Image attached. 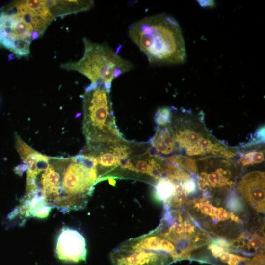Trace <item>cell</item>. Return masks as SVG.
I'll return each mask as SVG.
<instances>
[{"label":"cell","instance_id":"obj_1","mask_svg":"<svg viewBox=\"0 0 265 265\" xmlns=\"http://www.w3.org/2000/svg\"><path fill=\"white\" fill-rule=\"evenodd\" d=\"M129 36L152 65H177L186 59L182 31L177 21L165 13L143 18L129 26Z\"/></svg>","mask_w":265,"mask_h":265},{"label":"cell","instance_id":"obj_2","mask_svg":"<svg viewBox=\"0 0 265 265\" xmlns=\"http://www.w3.org/2000/svg\"><path fill=\"white\" fill-rule=\"evenodd\" d=\"M54 18L46 0H16L0 13V44L18 57L27 56Z\"/></svg>","mask_w":265,"mask_h":265},{"label":"cell","instance_id":"obj_3","mask_svg":"<svg viewBox=\"0 0 265 265\" xmlns=\"http://www.w3.org/2000/svg\"><path fill=\"white\" fill-rule=\"evenodd\" d=\"M203 112L173 107L170 123L167 126L175 143L176 151L188 157L215 156L231 159L238 154L236 148L229 147L215 138L207 129Z\"/></svg>","mask_w":265,"mask_h":265},{"label":"cell","instance_id":"obj_4","mask_svg":"<svg viewBox=\"0 0 265 265\" xmlns=\"http://www.w3.org/2000/svg\"><path fill=\"white\" fill-rule=\"evenodd\" d=\"M55 158L59 174L53 194L55 205L68 211L84 208L100 180L96 159L82 153Z\"/></svg>","mask_w":265,"mask_h":265},{"label":"cell","instance_id":"obj_5","mask_svg":"<svg viewBox=\"0 0 265 265\" xmlns=\"http://www.w3.org/2000/svg\"><path fill=\"white\" fill-rule=\"evenodd\" d=\"M110 90L89 85L83 95V132L87 144L112 143L123 139L116 125Z\"/></svg>","mask_w":265,"mask_h":265},{"label":"cell","instance_id":"obj_6","mask_svg":"<svg viewBox=\"0 0 265 265\" xmlns=\"http://www.w3.org/2000/svg\"><path fill=\"white\" fill-rule=\"evenodd\" d=\"M84 51L77 61L61 65V68L78 72L86 77L91 85L110 90L113 80L132 70V64L118 55L105 44L83 39Z\"/></svg>","mask_w":265,"mask_h":265},{"label":"cell","instance_id":"obj_7","mask_svg":"<svg viewBox=\"0 0 265 265\" xmlns=\"http://www.w3.org/2000/svg\"><path fill=\"white\" fill-rule=\"evenodd\" d=\"M109 257L113 265H168L174 262L171 254L147 247L140 236L113 249Z\"/></svg>","mask_w":265,"mask_h":265},{"label":"cell","instance_id":"obj_8","mask_svg":"<svg viewBox=\"0 0 265 265\" xmlns=\"http://www.w3.org/2000/svg\"><path fill=\"white\" fill-rule=\"evenodd\" d=\"M197 165L204 168L197 174L199 189L205 192L214 188H231L235 184L232 180V167L236 166L231 159L215 156L199 158Z\"/></svg>","mask_w":265,"mask_h":265},{"label":"cell","instance_id":"obj_9","mask_svg":"<svg viewBox=\"0 0 265 265\" xmlns=\"http://www.w3.org/2000/svg\"><path fill=\"white\" fill-rule=\"evenodd\" d=\"M56 253L58 258L63 261H85L87 254L85 238L75 229L63 228L57 238Z\"/></svg>","mask_w":265,"mask_h":265},{"label":"cell","instance_id":"obj_10","mask_svg":"<svg viewBox=\"0 0 265 265\" xmlns=\"http://www.w3.org/2000/svg\"><path fill=\"white\" fill-rule=\"evenodd\" d=\"M265 172L248 173L239 182L238 191L257 212L265 213Z\"/></svg>","mask_w":265,"mask_h":265},{"label":"cell","instance_id":"obj_11","mask_svg":"<svg viewBox=\"0 0 265 265\" xmlns=\"http://www.w3.org/2000/svg\"><path fill=\"white\" fill-rule=\"evenodd\" d=\"M54 18L87 11L94 4L93 0H47Z\"/></svg>","mask_w":265,"mask_h":265},{"label":"cell","instance_id":"obj_12","mask_svg":"<svg viewBox=\"0 0 265 265\" xmlns=\"http://www.w3.org/2000/svg\"><path fill=\"white\" fill-rule=\"evenodd\" d=\"M151 144L152 148L161 155H170L176 151L175 143L167 126L158 127Z\"/></svg>","mask_w":265,"mask_h":265},{"label":"cell","instance_id":"obj_13","mask_svg":"<svg viewBox=\"0 0 265 265\" xmlns=\"http://www.w3.org/2000/svg\"><path fill=\"white\" fill-rule=\"evenodd\" d=\"M180 186V182L176 183L168 179H159L155 186V195L158 200L164 203L168 202L176 194Z\"/></svg>","mask_w":265,"mask_h":265},{"label":"cell","instance_id":"obj_14","mask_svg":"<svg viewBox=\"0 0 265 265\" xmlns=\"http://www.w3.org/2000/svg\"><path fill=\"white\" fill-rule=\"evenodd\" d=\"M164 159L167 162L178 166L191 175L197 174L196 161L191 157L180 154Z\"/></svg>","mask_w":265,"mask_h":265},{"label":"cell","instance_id":"obj_15","mask_svg":"<svg viewBox=\"0 0 265 265\" xmlns=\"http://www.w3.org/2000/svg\"><path fill=\"white\" fill-rule=\"evenodd\" d=\"M238 162L243 166L261 163L265 160V150L263 148H256L241 152Z\"/></svg>","mask_w":265,"mask_h":265},{"label":"cell","instance_id":"obj_16","mask_svg":"<svg viewBox=\"0 0 265 265\" xmlns=\"http://www.w3.org/2000/svg\"><path fill=\"white\" fill-rule=\"evenodd\" d=\"M172 111L173 106H164L158 109L154 117L158 127L167 126L170 123Z\"/></svg>","mask_w":265,"mask_h":265},{"label":"cell","instance_id":"obj_17","mask_svg":"<svg viewBox=\"0 0 265 265\" xmlns=\"http://www.w3.org/2000/svg\"><path fill=\"white\" fill-rule=\"evenodd\" d=\"M194 203V208L199 209L203 214L210 216L214 223L218 222L215 215L216 207L212 205L209 201L203 198L197 200Z\"/></svg>","mask_w":265,"mask_h":265},{"label":"cell","instance_id":"obj_18","mask_svg":"<svg viewBox=\"0 0 265 265\" xmlns=\"http://www.w3.org/2000/svg\"><path fill=\"white\" fill-rule=\"evenodd\" d=\"M265 244L264 236H261L256 233L251 236V238L248 240L247 244H245L243 250L245 251V254H252L256 252Z\"/></svg>","mask_w":265,"mask_h":265},{"label":"cell","instance_id":"obj_19","mask_svg":"<svg viewBox=\"0 0 265 265\" xmlns=\"http://www.w3.org/2000/svg\"><path fill=\"white\" fill-rule=\"evenodd\" d=\"M226 206L232 212L242 211L244 208L242 200L233 192H231L228 197Z\"/></svg>","mask_w":265,"mask_h":265},{"label":"cell","instance_id":"obj_20","mask_svg":"<svg viewBox=\"0 0 265 265\" xmlns=\"http://www.w3.org/2000/svg\"><path fill=\"white\" fill-rule=\"evenodd\" d=\"M180 184L183 191L186 196L193 194L196 191V180L192 176L180 182Z\"/></svg>","mask_w":265,"mask_h":265},{"label":"cell","instance_id":"obj_21","mask_svg":"<svg viewBox=\"0 0 265 265\" xmlns=\"http://www.w3.org/2000/svg\"><path fill=\"white\" fill-rule=\"evenodd\" d=\"M263 249L250 259L241 262L238 265H265V253Z\"/></svg>","mask_w":265,"mask_h":265},{"label":"cell","instance_id":"obj_22","mask_svg":"<svg viewBox=\"0 0 265 265\" xmlns=\"http://www.w3.org/2000/svg\"><path fill=\"white\" fill-rule=\"evenodd\" d=\"M211 241V238L208 235H206L205 238H201L199 235H196L194 238H191L193 250L207 245Z\"/></svg>","mask_w":265,"mask_h":265},{"label":"cell","instance_id":"obj_23","mask_svg":"<svg viewBox=\"0 0 265 265\" xmlns=\"http://www.w3.org/2000/svg\"><path fill=\"white\" fill-rule=\"evenodd\" d=\"M212 243L222 247L225 251H229L231 250V247L230 241H228L227 239L224 238H217L212 240Z\"/></svg>","mask_w":265,"mask_h":265},{"label":"cell","instance_id":"obj_24","mask_svg":"<svg viewBox=\"0 0 265 265\" xmlns=\"http://www.w3.org/2000/svg\"><path fill=\"white\" fill-rule=\"evenodd\" d=\"M215 215L218 221H226L231 217L230 213L222 207L216 208Z\"/></svg>","mask_w":265,"mask_h":265},{"label":"cell","instance_id":"obj_25","mask_svg":"<svg viewBox=\"0 0 265 265\" xmlns=\"http://www.w3.org/2000/svg\"><path fill=\"white\" fill-rule=\"evenodd\" d=\"M248 259L247 257L230 253V258L227 264L229 265H238L241 262Z\"/></svg>","mask_w":265,"mask_h":265},{"label":"cell","instance_id":"obj_26","mask_svg":"<svg viewBox=\"0 0 265 265\" xmlns=\"http://www.w3.org/2000/svg\"><path fill=\"white\" fill-rule=\"evenodd\" d=\"M208 249L211 250L212 255L216 258L220 257L225 251L222 247L212 243L208 245Z\"/></svg>","mask_w":265,"mask_h":265},{"label":"cell","instance_id":"obj_27","mask_svg":"<svg viewBox=\"0 0 265 265\" xmlns=\"http://www.w3.org/2000/svg\"><path fill=\"white\" fill-rule=\"evenodd\" d=\"M182 223L184 232L189 235H192L195 232L194 226L189 220H185Z\"/></svg>","mask_w":265,"mask_h":265},{"label":"cell","instance_id":"obj_28","mask_svg":"<svg viewBox=\"0 0 265 265\" xmlns=\"http://www.w3.org/2000/svg\"><path fill=\"white\" fill-rule=\"evenodd\" d=\"M200 5L203 7H212L215 6V2L213 0H198Z\"/></svg>","mask_w":265,"mask_h":265},{"label":"cell","instance_id":"obj_29","mask_svg":"<svg viewBox=\"0 0 265 265\" xmlns=\"http://www.w3.org/2000/svg\"><path fill=\"white\" fill-rule=\"evenodd\" d=\"M230 214H231L230 218L232 221H234L238 223H240L242 222V220L241 219H240L238 216H236L233 213V212H231Z\"/></svg>","mask_w":265,"mask_h":265}]
</instances>
